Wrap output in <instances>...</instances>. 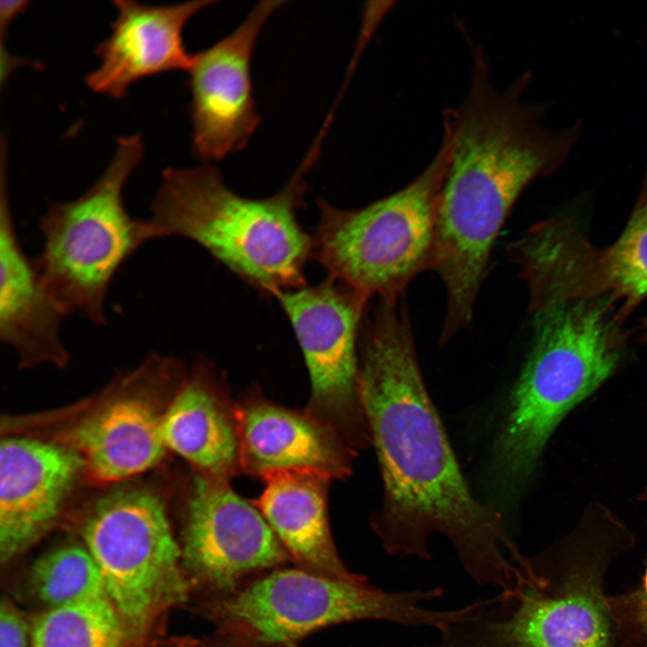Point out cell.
Listing matches in <instances>:
<instances>
[{
	"instance_id": "12",
	"label": "cell",
	"mask_w": 647,
	"mask_h": 647,
	"mask_svg": "<svg viewBox=\"0 0 647 647\" xmlns=\"http://www.w3.org/2000/svg\"><path fill=\"white\" fill-rule=\"evenodd\" d=\"M84 468L74 448L29 438L2 439V563H9L51 527Z\"/></svg>"
},
{
	"instance_id": "14",
	"label": "cell",
	"mask_w": 647,
	"mask_h": 647,
	"mask_svg": "<svg viewBox=\"0 0 647 647\" xmlns=\"http://www.w3.org/2000/svg\"><path fill=\"white\" fill-rule=\"evenodd\" d=\"M241 471L262 480L285 471L329 479L351 474L356 454L331 428L306 410L281 406L257 389L236 403Z\"/></svg>"
},
{
	"instance_id": "23",
	"label": "cell",
	"mask_w": 647,
	"mask_h": 647,
	"mask_svg": "<svg viewBox=\"0 0 647 647\" xmlns=\"http://www.w3.org/2000/svg\"><path fill=\"white\" fill-rule=\"evenodd\" d=\"M182 647H259L255 639L244 629L235 625H221L211 638L186 643Z\"/></svg>"
},
{
	"instance_id": "21",
	"label": "cell",
	"mask_w": 647,
	"mask_h": 647,
	"mask_svg": "<svg viewBox=\"0 0 647 647\" xmlns=\"http://www.w3.org/2000/svg\"><path fill=\"white\" fill-rule=\"evenodd\" d=\"M28 589L46 609L106 596L99 568L85 547L55 548L31 564Z\"/></svg>"
},
{
	"instance_id": "18",
	"label": "cell",
	"mask_w": 647,
	"mask_h": 647,
	"mask_svg": "<svg viewBox=\"0 0 647 647\" xmlns=\"http://www.w3.org/2000/svg\"><path fill=\"white\" fill-rule=\"evenodd\" d=\"M255 506L299 567L323 575L356 580L339 556L328 519L331 479L312 472H279L263 479Z\"/></svg>"
},
{
	"instance_id": "6",
	"label": "cell",
	"mask_w": 647,
	"mask_h": 647,
	"mask_svg": "<svg viewBox=\"0 0 647 647\" xmlns=\"http://www.w3.org/2000/svg\"><path fill=\"white\" fill-rule=\"evenodd\" d=\"M449 139L427 167L398 191L365 207L343 209L318 199L314 258L332 277L368 300L400 298L420 273L433 269L440 194Z\"/></svg>"
},
{
	"instance_id": "19",
	"label": "cell",
	"mask_w": 647,
	"mask_h": 647,
	"mask_svg": "<svg viewBox=\"0 0 647 647\" xmlns=\"http://www.w3.org/2000/svg\"><path fill=\"white\" fill-rule=\"evenodd\" d=\"M161 416L139 397L113 400L82 421L72 432L84 468L102 483L120 481L155 466L166 448Z\"/></svg>"
},
{
	"instance_id": "20",
	"label": "cell",
	"mask_w": 647,
	"mask_h": 647,
	"mask_svg": "<svg viewBox=\"0 0 647 647\" xmlns=\"http://www.w3.org/2000/svg\"><path fill=\"white\" fill-rule=\"evenodd\" d=\"M124 624L106 596L46 609L34 620L31 647H120Z\"/></svg>"
},
{
	"instance_id": "13",
	"label": "cell",
	"mask_w": 647,
	"mask_h": 647,
	"mask_svg": "<svg viewBox=\"0 0 647 647\" xmlns=\"http://www.w3.org/2000/svg\"><path fill=\"white\" fill-rule=\"evenodd\" d=\"M213 0L151 5L115 0L117 14L110 35L97 46L99 65L85 77L94 93L120 100L136 82L190 68L193 55L183 41L187 22L215 4Z\"/></svg>"
},
{
	"instance_id": "24",
	"label": "cell",
	"mask_w": 647,
	"mask_h": 647,
	"mask_svg": "<svg viewBox=\"0 0 647 647\" xmlns=\"http://www.w3.org/2000/svg\"><path fill=\"white\" fill-rule=\"evenodd\" d=\"M636 618L641 631L647 642V595L643 596L639 601Z\"/></svg>"
},
{
	"instance_id": "9",
	"label": "cell",
	"mask_w": 647,
	"mask_h": 647,
	"mask_svg": "<svg viewBox=\"0 0 647 647\" xmlns=\"http://www.w3.org/2000/svg\"><path fill=\"white\" fill-rule=\"evenodd\" d=\"M288 318L309 374L306 412L356 453L372 444L359 384V343L368 299L327 277L276 297Z\"/></svg>"
},
{
	"instance_id": "17",
	"label": "cell",
	"mask_w": 647,
	"mask_h": 647,
	"mask_svg": "<svg viewBox=\"0 0 647 647\" xmlns=\"http://www.w3.org/2000/svg\"><path fill=\"white\" fill-rule=\"evenodd\" d=\"M160 430L166 449L199 474L229 482L241 471L236 403L208 363L194 368L161 415Z\"/></svg>"
},
{
	"instance_id": "22",
	"label": "cell",
	"mask_w": 647,
	"mask_h": 647,
	"mask_svg": "<svg viewBox=\"0 0 647 647\" xmlns=\"http://www.w3.org/2000/svg\"><path fill=\"white\" fill-rule=\"evenodd\" d=\"M28 627L18 610L3 599L0 608V647H27Z\"/></svg>"
},
{
	"instance_id": "16",
	"label": "cell",
	"mask_w": 647,
	"mask_h": 647,
	"mask_svg": "<svg viewBox=\"0 0 647 647\" xmlns=\"http://www.w3.org/2000/svg\"><path fill=\"white\" fill-rule=\"evenodd\" d=\"M552 263L564 294L609 296L625 321L647 296V168L631 217L617 240L599 248L576 226L569 227L554 245Z\"/></svg>"
},
{
	"instance_id": "28",
	"label": "cell",
	"mask_w": 647,
	"mask_h": 647,
	"mask_svg": "<svg viewBox=\"0 0 647 647\" xmlns=\"http://www.w3.org/2000/svg\"><path fill=\"white\" fill-rule=\"evenodd\" d=\"M288 647H294V645H292V646H288ZM416 647H435V646H428V645H422V646H416Z\"/></svg>"
},
{
	"instance_id": "10",
	"label": "cell",
	"mask_w": 647,
	"mask_h": 647,
	"mask_svg": "<svg viewBox=\"0 0 647 647\" xmlns=\"http://www.w3.org/2000/svg\"><path fill=\"white\" fill-rule=\"evenodd\" d=\"M186 510L182 568L213 598L291 560L259 509L235 493L228 481L199 473Z\"/></svg>"
},
{
	"instance_id": "2",
	"label": "cell",
	"mask_w": 647,
	"mask_h": 647,
	"mask_svg": "<svg viewBox=\"0 0 647 647\" xmlns=\"http://www.w3.org/2000/svg\"><path fill=\"white\" fill-rule=\"evenodd\" d=\"M473 71L463 102L443 114L449 158L438 213L433 266L446 289V322L472 323L474 303L499 233L535 180L558 172L582 135V122L544 125L545 103H527L526 73L496 88L481 47L472 44Z\"/></svg>"
},
{
	"instance_id": "7",
	"label": "cell",
	"mask_w": 647,
	"mask_h": 647,
	"mask_svg": "<svg viewBox=\"0 0 647 647\" xmlns=\"http://www.w3.org/2000/svg\"><path fill=\"white\" fill-rule=\"evenodd\" d=\"M443 593L439 587L390 592L370 585L362 575L345 580L301 567H279L213 598L209 607L220 625L246 630L259 647H288L319 629L359 620L429 626L441 634L468 613L466 606L450 610L423 606Z\"/></svg>"
},
{
	"instance_id": "5",
	"label": "cell",
	"mask_w": 647,
	"mask_h": 647,
	"mask_svg": "<svg viewBox=\"0 0 647 647\" xmlns=\"http://www.w3.org/2000/svg\"><path fill=\"white\" fill-rule=\"evenodd\" d=\"M138 134L117 138L115 152L95 182L79 197L51 202L40 217L41 250L34 258L49 294L66 316L108 324L106 303L117 273L154 240L147 218L133 217L123 199L141 162Z\"/></svg>"
},
{
	"instance_id": "27",
	"label": "cell",
	"mask_w": 647,
	"mask_h": 647,
	"mask_svg": "<svg viewBox=\"0 0 647 647\" xmlns=\"http://www.w3.org/2000/svg\"><path fill=\"white\" fill-rule=\"evenodd\" d=\"M643 587H644V589H645V593H646V595H647V571H646L645 575H644V578H643Z\"/></svg>"
},
{
	"instance_id": "15",
	"label": "cell",
	"mask_w": 647,
	"mask_h": 647,
	"mask_svg": "<svg viewBox=\"0 0 647 647\" xmlns=\"http://www.w3.org/2000/svg\"><path fill=\"white\" fill-rule=\"evenodd\" d=\"M5 164L1 163L0 182V340L17 353L22 367H65L69 359L61 336L66 315L21 244Z\"/></svg>"
},
{
	"instance_id": "26",
	"label": "cell",
	"mask_w": 647,
	"mask_h": 647,
	"mask_svg": "<svg viewBox=\"0 0 647 647\" xmlns=\"http://www.w3.org/2000/svg\"><path fill=\"white\" fill-rule=\"evenodd\" d=\"M637 500L647 504V487L637 496Z\"/></svg>"
},
{
	"instance_id": "11",
	"label": "cell",
	"mask_w": 647,
	"mask_h": 647,
	"mask_svg": "<svg viewBox=\"0 0 647 647\" xmlns=\"http://www.w3.org/2000/svg\"><path fill=\"white\" fill-rule=\"evenodd\" d=\"M285 1L258 3L230 34L192 57L191 148L210 164L245 147L260 124L251 74L259 35Z\"/></svg>"
},
{
	"instance_id": "8",
	"label": "cell",
	"mask_w": 647,
	"mask_h": 647,
	"mask_svg": "<svg viewBox=\"0 0 647 647\" xmlns=\"http://www.w3.org/2000/svg\"><path fill=\"white\" fill-rule=\"evenodd\" d=\"M82 536L104 592L123 624L143 630L164 607L185 600L189 581L163 501L144 489H120L87 513Z\"/></svg>"
},
{
	"instance_id": "1",
	"label": "cell",
	"mask_w": 647,
	"mask_h": 647,
	"mask_svg": "<svg viewBox=\"0 0 647 647\" xmlns=\"http://www.w3.org/2000/svg\"><path fill=\"white\" fill-rule=\"evenodd\" d=\"M359 384L383 498L372 527L394 556L430 559L440 534L480 586H510L519 554L503 513L465 479L423 381L401 300H380L359 332Z\"/></svg>"
},
{
	"instance_id": "3",
	"label": "cell",
	"mask_w": 647,
	"mask_h": 647,
	"mask_svg": "<svg viewBox=\"0 0 647 647\" xmlns=\"http://www.w3.org/2000/svg\"><path fill=\"white\" fill-rule=\"evenodd\" d=\"M531 313V346L490 458V480L503 503L523 495L559 424L611 377L624 352V321L608 296Z\"/></svg>"
},
{
	"instance_id": "4",
	"label": "cell",
	"mask_w": 647,
	"mask_h": 647,
	"mask_svg": "<svg viewBox=\"0 0 647 647\" xmlns=\"http://www.w3.org/2000/svg\"><path fill=\"white\" fill-rule=\"evenodd\" d=\"M318 150L315 145L286 185L262 199L235 192L210 164L165 169L147 217L154 238L191 240L274 297L306 286L314 241L297 216L305 202V176Z\"/></svg>"
},
{
	"instance_id": "25",
	"label": "cell",
	"mask_w": 647,
	"mask_h": 647,
	"mask_svg": "<svg viewBox=\"0 0 647 647\" xmlns=\"http://www.w3.org/2000/svg\"><path fill=\"white\" fill-rule=\"evenodd\" d=\"M643 332H642V341L647 342V317L644 319L643 323Z\"/></svg>"
}]
</instances>
